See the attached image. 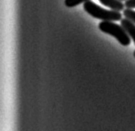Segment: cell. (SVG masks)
I'll return each mask as SVG.
<instances>
[{"instance_id":"cell-1","label":"cell","mask_w":135,"mask_h":131,"mask_svg":"<svg viewBox=\"0 0 135 131\" xmlns=\"http://www.w3.org/2000/svg\"><path fill=\"white\" fill-rule=\"evenodd\" d=\"M84 10L89 13L93 18L101 19L102 21H121L123 15L118 11L115 10H108L98 5H97L92 1H87L83 4Z\"/></svg>"},{"instance_id":"cell-2","label":"cell","mask_w":135,"mask_h":131,"mask_svg":"<svg viewBox=\"0 0 135 131\" xmlns=\"http://www.w3.org/2000/svg\"><path fill=\"white\" fill-rule=\"evenodd\" d=\"M98 27L102 32L113 36L123 46H128L131 43L130 36L123 27L113 23V21H102Z\"/></svg>"},{"instance_id":"cell-3","label":"cell","mask_w":135,"mask_h":131,"mask_svg":"<svg viewBox=\"0 0 135 131\" xmlns=\"http://www.w3.org/2000/svg\"><path fill=\"white\" fill-rule=\"evenodd\" d=\"M100 3L103 5L110 8L112 10L115 11H123L125 3H123L121 0H99Z\"/></svg>"},{"instance_id":"cell-4","label":"cell","mask_w":135,"mask_h":131,"mask_svg":"<svg viewBox=\"0 0 135 131\" xmlns=\"http://www.w3.org/2000/svg\"><path fill=\"white\" fill-rule=\"evenodd\" d=\"M121 25L123 27V29L126 30L130 38L133 40L135 44V23L129 20L128 18H125L121 20Z\"/></svg>"},{"instance_id":"cell-5","label":"cell","mask_w":135,"mask_h":131,"mask_svg":"<svg viewBox=\"0 0 135 131\" xmlns=\"http://www.w3.org/2000/svg\"><path fill=\"white\" fill-rule=\"evenodd\" d=\"M87 1H90V0H65V5L68 8H72Z\"/></svg>"},{"instance_id":"cell-6","label":"cell","mask_w":135,"mask_h":131,"mask_svg":"<svg viewBox=\"0 0 135 131\" xmlns=\"http://www.w3.org/2000/svg\"><path fill=\"white\" fill-rule=\"evenodd\" d=\"M123 16L125 18H128L135 23V11H133L131 8H126L123 10Z\"/></svg>"},{"instance_id":"cell-7","label":"cell","mask_w":135,"mask_h":131,"mask_svg":"<svg viewBox=\"0 0 135 131\" xmlns=\"http://www.w3.org/2000/svg\"><path fill=\"white\" fill-rule=\"evenodd\" d=\"M125 7L127 8H135V0H126L125 1Z\"/></svg>"},{"instance_id":"cell-8","label":"cell","mask_w":135,"mask_h":131,"mask_svg":"<svg viewBox=\"0 0 135 131\" xmlns=\"http://www.w3.org/2000/svg\"><path fill=\"white\" fill-rule=\"evenodd\" d=\"M133 56H134V57H135V51H134V52H133Z\"/></svg>"},{"instance_id":"cell-9","label":"cell","mask_w":135,"mask_h":131,"mask_svg":"<svg viewBox=\"0 0 135 131\" xmlns=\"http://www.w3.org/2000/svg\"><path fill=\"white\" fill-rule=\"evenodd\" d=\"M121 1H126V0H121Z\"/></svg>"}]
</instances>
